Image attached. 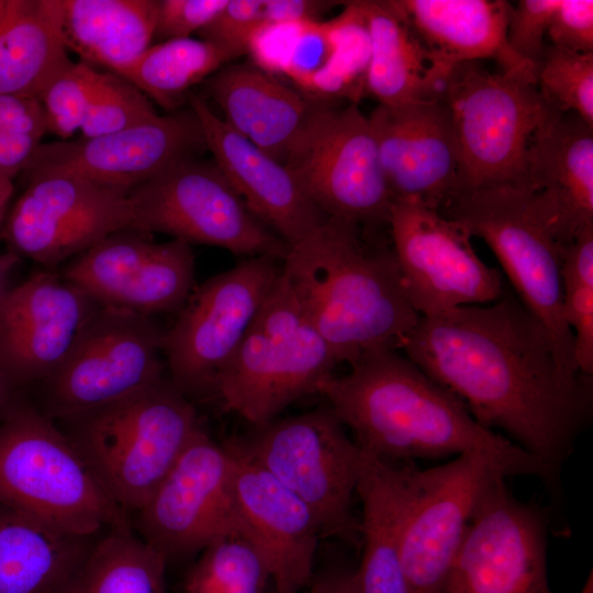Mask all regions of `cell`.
<instances>
[{
    "instance_id": "f1b7e54d",
    "label": "cell",
    "mask_w": 593,
    "mask_h": 593,
    "mask_svg": "<svg viewBox=\"0 0 593 593\" xmlns=\"http://www.w3.org/2000/svg\"><path fill=\"white\" fill-rule=\"evenodd\" d=\"M96 541L0 503V593H69Z\"/></svg>"
},
{
    "instance_id": "6da1fadb",
    "label": "cell",
    "mask_w": 593,
    "mask_h": 593,
    "mask_svg": "<svg viewBox=\"0 0 593 593\" xmlns=\"http://www.w3.org/2000/svg\"><path fill=\"white\" fill-rule=\"evenodd\" d=\"M405 357L454 393L485 428L502 429L559 480L592 410V377L568 378L516 295L421 316Z\"/></svg>"
},
{
    "instance_id": "f35d334b",
    "label": "cell",
    "mask_w": 593,
    "mask_h": 593,
    "mask_svg": "<svg viewBox=\"0 0 593 593\" xmlns=\"http://www.w3.org/2000/svg\"><path fill=\"white\" fill-rule=\"evenodd\" d=\"M336 49L334 19L299 23L281 74L310 92L314 80L331 67Z\"/></svg>"
},
{
    "instance_id": "74e56055",
    "label": "cell",
    "mask_w": 593,
    "mask_h": 593,
    "mask_svg": "<svg viewBox=\"0 0 593 593\" xmlns=\"http://www.w3.org/2000/svg\"><path fill=\"white\" fill-rule=\"evenodd\" d=\"M98 71L80 60H70L43 88L38 101L47 131L58 135L61 141L82 127Z\"/></svg>"
},
{
    "instance_id": "30bf717a",
    "label": "cell",
    "mask_w": 593,
    "mask_h": 593,
    "mask_svg": "<svg viewBox=\"0 0 593 593\" xmlns=\"http://www.w3.org/2000/svg\"><path fill=\"white\" fill-rule=\"evenodd\" d=\"M283 165L326 216L361 227L388 224L393 198L373 130L357 103L314 102Z\"/></svg>"
},
{
    "instance_id": "7a4b0ae2",
    "label": "cell",
    "mask_w": 593,
    "mask_h": 593,
    "mask_svg": "<svg viewBox=\"0 0 593 593\" xmlns=\"http://www.w3.org/2000/svg\"><path fill=\"white\" fill-rule=\"evenodd\" d=\"M356 444L390 462L481 454L508 475L559 481L538 458L482 426L454 393L396 350H377L329 379L320 391Z\"/></svg>"
},
{
    "instance_id": "681fc988",
    "label": "cell",
    "mask_w": 593,
    "mask_h": 593,
    "mask_svg": "<svg viewBox=\"0 0 593 593\" xmlns=\"http://www.w3.org/2000/svg\"><path fill=\"white\" fill-rule=\"evenodd\" d=\"M307 593H357L355 571L331 569L312 579Z\"/></svg>"
},
{
    "instance_id": "1f68e13d",
    "label": "cell",
    "mask_w": 593,
    "mask_h": 593,
    "mask_svg": "<svg viewBox=\"0 0 593 593\" xmlns=\"http://www.w3.org/2000/svg\"><path fill=\"white\" fill-rule=\"evenodd\" d=\"M158 0H63V35L80 61L114 72L154 40Z\"/></svg>"
},
{
    "instance_id": "4dcf8cb0",
    "label": "cell",
    "mask_w": 593,
    "mask_h": 593,
    "mask_svg": "<svg viewBox=\"0 0 593 593\" xmlns=\"http://www.w3.org/2000/svg\"><path fill=\"white\" fill-rule=\"evenodd\" d=\"M67 51L63 0H0V96L38 99Z\"/></svg>"
},
{
    "instance_id": "d590c367",
    "label": "cell",
    "mask_w": 593,
    "mask_h": 593,
    "mask_svg": "<svg viewBox=\"0 0 593 593\" xmlns=\"http://www.w3.org/2000/svg\"><path fill=\"white\" fill-rule=\"evenodd\" d=\"M536 85L550 109L574 113L593 127V53L546 46Z\"/></svg>"
},
{
    "instance_id": "d6986e66",
    "label": "cell",
    "mask_w": 593,
    "mask_h": 593,
    "mask_svg": "<svg viewBox=\"0 0 593 593\" xmlns=\"http://www.w3.org/2000/svg\"><path fill=\"white\" fill-rule=\"evenodd\" d=\"M61 275L99 306L153 317L180 311L194 289V255L183 240L156 243L127 228L76 256Z\"/></svg>"
},
{
    "instance_id": "52a82bcc",
    "label": "cell",
    "mask_w": 593,
    "mask_h": 593,
    "mask_svg": "<svg viewBox=\"0 0 593 593\" xmlns=\"http://www.w3.org/2000/svg\"><path fill=\"white\" fill-rule=\"evenodd\" d=\"M439 99L448 109L459 157V191L526 187L532 137L548 109L536 69L491 72L479 61L455 65Z\"/></svg>"
},
{
    "instance_id": "f907efd6",
    "label": "cell",
    "mask_w": 593,
    "mask_h": 593,
    "mask_svg": "<svg viewBox=\"0 0 593 593\" xmlns=\"http://www.w3.org/2000/svg\"><path fill=\"white\" fill-rule=\"evenodd\" d=\"M23 395L0 367V418Z\"/></svg>"
},
{
    "instance_id": "83f0119b",
    "label": "cell",
    "mask_w": 593,
    "mask_h": 593,
    "mask_svg": "<svg viewBox=\"0 0 593 593\" xmlns=\"http://www.w3.org/2000/svg\"><path fill=\"white\" fill-rule=\"evenodd\" d=\"M206 90L227 125L281 164L314 104L253 64L219 69Z\"/></svg>"
},
{
    "instance_id": "7402d4cb",
    "label": "cell",
    "mask_w": 593,
    "mask_h": 593,
    "mask_svg": "<svg viewBox=\"0 0 593 593\" xmlns=\"http://www.w3.org/2000/svg\"><path fill=\"white\" fill-rule=\"evenodd\" d=\"M232 497L239 529L265 560L273 593H300L313 579L321 536L310 508L235 441Z\"/></svg>"
},
{
    "instance_id": "ee69618b",
    "label": "cell",
    "mask_w": 593,
    "mask_h": 593,
    "mask_svg": "<svg viewBox=\"0 0 593 593\" xmlns=\"http://www.w3.org/2000/svg\"><path fill=\"white\" fill-rule=\"evenodd\" d=\"M547 35L553 46L580 54L593 53V1L559 0Z\"/></svg>"
},
{
    "instance_id": "ab89813d",
    "label": "cell",
    "mask_w": 593,
    "mask_h": 593,
    "mask_svg": "<svg viewBox=\"0 0 593 593\" xmlns=\"http://www.w3.org/2000/svg\"><path fill=\"white\" fill-rule=\"evenodd\" d=\"M262 0H227L199 37L224 52L231 60L248 54L261 19Z\"/></svg>"
},
{
    "instance_id": "7bdbcfd3",
    "label": "cell",
    "mask_w": 593,
    "mask_h": 593,
    "mask_svg": "<svg viewBox=\"0 0 593 593\" xmlns=\"http://www.w3.org/2000/svg\"><path fill=\"white\" fill-rule=\"evenodd\" d=\"M227 0H158L154 40L187 38L206 26Z\"/></svg>"
},
{
    "instance_id": "60d3db41",
    "label": "cell",
    "mask_w": 593,
    "mask_h": 593,
    "mask_svg": "<svg viewBox=\"0 0 593 593\" xmlns=\"http://www.w3.org/2000/svg\"><path fill=\"white\" fill-rule=\"evenodd\" d=\"M558 3L559 0H521L512 5L506 29L507 45L536 70L546 49L545 35Z\"/></svg>"
},
{
    "instance_id": "7c38bea8",
    "label": "cell",
    "mask_w": 593,
    "mask_h": 593,
    "mask_svg": "<svg viewBox=\"0 0 593 593\" xmlns=\"http://www.w3.org/2000/svg\"><path fill=\"white\" fill-rule=\"evenodd\" d=\"M281 266L273 256L249 257L192 290L163 342L168 379L186 396L214 394Z\"/></svg>"
},
{
    "instance_id": "f5cc1de1",
    "label": "cell",
    "mask_w": 593,
    "mask_h": 593,
    "mask_svg": "<svg viewBox=\"0 0 593 593\" xmlns=\"http://www.w3.org/2000/svg\"><path fill=\"white\" fill-rule=\"evenodd\" d=\"M13 193V181L11 178L0 176V235L8 215V208Z\"/></svg>"
},
{
    "instance_id": "8992f818",
    "label": "cell",
    "mask_w": 593,
    "mask_h": 593,
    "mask_svg": "<svg viewBox=\"0 0 593 593\" xmlns=\"http://www.w3.org/2000/svg\"><path fill=\"white\" fill-rule=\"evenodd\" d=\"M440 213L486 243L515 295L546 332L561 371L570 379L584 376L563 316L559 245L535 191L517 184L468 190Z\"/></svg>"
},
{
    "instance_id": "4fadbf2b",
    "label": "cell",
    "mask_w": 593,
    "mask_h": 593,
    "mask_svg": "<svg viewBox=\"0 0 593 593\" xmlns=\"http://www.w3.org/2000/svg\"><path fill=\"white\" fill-rule=\"evenodd\" d=\"M133 230L236 255L283 259L289 246L246 206L214 160L188 158L130 192Z\"/></svg>"
},
{
    "instance_id": "e575fe53",
    "label": "cell",
    "mask_w": 593,
    "mask_h": 593,
    "mask_svg": "<svg viewBox=\"0 0 593 593\" xmlns=\"http://www.w3.org/2000/svg\"><path fill=\"white\" fill-rule=\"evenodd\" d=\"M269 582L264 558L238 527L202 550L183 593H266Z\"/></svg>"
},
{
    "instance_id": "7dc6e473",
    "label": "cell",
    "mask_w": 593,
    "mask_h": 593,
    "mask_svg": "<svg viewBox=\"0 0 593 593\" xmlns=\"http://www.w3.org/2000/svg\"><path fill=\"white\" fill-rule=\"evenodd\" d=\"M563 280L593 284V227L581 232L569 244L559 247Z\"/></svg>"
},
{
    "instance_id": "cb8c5ba5",
    "label": "cell",
    "mask_w": 593,
    "mask_h": 593,
    "mask_svg": "<svg viewBox=\"0 0 593 593\" xmlns=\"http://www.w3.org/2000/svg\"><path fill=\"white\" fill-rule=\"evenodd\" d=\"M188 98L214 163L248 210L289 247L325 220L283 164L235 132L203 98Z\"/></svg>"
},
{
    "instance_id": "3957f363",
    "label": "cell",
    "mask_w": 593,
    "mask_h": 593,
    "mask_svg": "<svg viewBox=\"0 0 593 593\" xmlns=\"http://www.w3.org/2000/svg\"><path fill=\"white\" fill-rule=\"evenodd\" d=\"M361 226L326 216L289 247L281 277L338 363L398 350L419 320L392 248L371 247Z\"/></svg>"
},
{
    "instance_id": "816d5d0a",
    "label": "cell",
    "mask_w": 593,
    "mask_h": 593,
    "mask_svg": "<svg viewBox=\"0 0 593 593\" xmlns=\"http://www.w3.org/2000/svg\"><path fill=\"white\" fill-rule=\"evenodd\" d=\"M20 260L21 258L10 250L0 255V301L10 288V276Z\"/></svg>"
},
{
    "instance_id": "603a6c76",
    "label": "cell",
    "mask_w": 593,
    "mask_h": 593,
    "mask_svg": "<svg viewBox=\"0 0 593 593\" xmlns=\"http://www.w3.org/2000/svg\"><path fill=\"white\" fill-rule=\"evenodd\" d=\"M394 199L441 212L459 191V157L450 115L439 99L385 107L368 116Z\"/></svg>"
},
{
    "instance_id": "ac0fdd59",
    "label": "cell",
    "mask_w": 593,
    "mask_h": 593,
    "mask_svg": "<svg viewBox=\"0 0 593 593\" xmlns=\"http://www.w3.org/2000/svg\"><path fill=\"white\" fill-rule=\"evenodd\" d=\"M505 477L491 458L463 454L428 469L414 468L401 556L410 593H439L489 484Z\"/></svg>"
},
{
    "instance_id": "bcb514c9",
    "label": "cell",
    "mask_w": 593,
    "mask_h": 593,
    "mask_svg": "<svg viewBox=\"0 0 593 593\" xmlns=\"http://www.w3.org/2000/svg\"><path fill=\"white\" fill-rule=\"evenodd\" d=\"M338 3L322 0H262L260 21L264 24L321 21V16Z\"/></svg>"
},
{
    "instance_id": "9c48e42d",
    "label": "cell",
    "mask_w": 593,
    "mask_h": 593,
    "mask_svg": "<svg viewBox=\"0 0 593 593\" xmlns=\"http://www.w3.org/2000/svg\"><path fill=\"white\" fill-rule=\"evenodd\" d=\"M238 446L313 513L321 536L353 540V497L366 454L332 407L273 419Z\"/></svg>"
},
{
    "instance_id": "8fae6325",
    "label": "cell",
    "mask_w": 593,
    "mask_h": 593,
    "mask_svg": "<svg viewBox=\"0 0 593 593\" xmlns=\"http://www.w3.org/2000/svg\"><path fill=\"white\" fill-rule=\"evenodd\" d=\"M164 333L152 316L100 306L64 362L37 384L35 406L61 421L160 382Z\"/></svg>"
},
{
    "instance_id": "4316f807",
    "label": "cell",
    "mask_w": 593,
    "mask_h": 593,
    "mask_svg": "<svg viewBox=\"0 0 593 593\" xmlns=\"http://www.w3.org/2000/svg\"><path fill=\"white\" fill-rule=\"evenodd\" d=\"M356 493L362 504V556L357 593H410L402 564L403 523L412 493V462H390L367 452Z\"/></svg>"
},
{
    "instance_id": "8d00e7d4",
    "label": "cell",
    "mask_w": 593,
    "mask_h": 593,
    "mask_svg": "<svg viewBox=\"0 0 593 593\" xmlns=\"http://www.w3.org/2000/svg\"><path fill=\"white\" fill-rule=\"evenodd\" d=\"M157 115L148 97L136 86L118 74L99 70L80 131L83 138H91L126 130Z\"/></svg>"
},
{
    "instance_id": "ba28073f",
    "label": "cell",
    "mask_w": 593,
    "mask_h": 593,
    "mask_svg": "<svg viewBox=\"0 0 593 593\" xmlns=\"http://www.w3.org/2000/svg\"><path fill=\"white\" fill-rule=\"evenodd\" d=\"M338 365L280 277L220 374L214 394L255 427L320 393Z\"/></svg>"
},
{
    "instance_id": "e0dca14e",
    "label": "cell",
    "mask_w": 593,
    "mask_h": 593,
    "mask_svg": "<svg viewBox=\"0 0 593 593\" xmlns=\"http://www.w3.org/2000/svg\"><path fill=\"white\" fill-rule=\"evenodd\" d=\"M233 457L200 426L137 512L141 538L166 560L204 550L238 528L232 497Z\"/></svg>"
},
{
    "instance_id": "c3c4849f",
    "label": "cell",
    "mask_w": 593,
    "mask_h": 593,
    "mask_svg": "<svg viewBox=\"0 0 593 593\" xmlns=\"http://www.w3.org/2000/svg\"><path fill=\"white\" fill-rule=\"evenodd\" d=\"M42 137L0 132V176L13 179L23 170Z\"/></svg>"
},
{
    "instance_id": "836d02e7",
    "label": "cell",
    "mask_w": 593,
    "mask_h": 593,
    "mask_svg": "<svg viewBox=\"0 0 593 593\" xmlns=\"http://www.w3.org/2000/svg\"><path fill=\"white\" fill-rule=\"evenodd\" d=\"M166 558L131 528L96 541L69 593H165Z\"/></svg>"
},
{
    "instance_id": "f546056e",
    "label": "cell",
    "mask_w": 593,
    "mask_h": 593,
    "mask_svg": "<svg viewBox=\"0 0 593 593\" xmlns=\"http://www.w3.org/2000/svg\"><path fill=\"white\" fill-rule=\"evenodd\" d=\"M370 41L366 92L396 107L439 98L445 76L394 0H358Z\"/></svg>"
},
{
    "instance_id": "2e32d148",
    "label": "cell",
    "mask_w": 593,
    "mask_h": 593,
    "mask_svg": "<svg viewBox=\"0 0 593 593\" xmlns=\"http://www.w3.org/2000/svg\"><path fill=\"white\" fill-rule=\"evenodd\" d=\"M546 513L518 501L505 477L483 492L439 593H552Z\"/></svg>"
},
{
    "instance_id": "d4e9b609",
    "label": "cell",
    "mask_w": 593,
    "mask_h": 593,
    "mask_svg": "<svg viewBox=\"0 0 593 593\" xmlns=\"http://www.w3.org/2000/svg\"><path fill=\"white\" fill-rule=\"evenodd\" d=\"M525 179L559 247L593 227V127L548 107L528 147Z\"/></svg>"
},
{
    "instance_id": "5b68a950",
    "label": "cell",
    "mask_w": 593,
    "mask_h": 593,
    "mask_svg": "<svg viewBox=\"0 0 593 593\" xmlns=\"http://www.w3.org/2000/svg\"><path fill=\"white\" fill-rule=\"evenodd\" d=\"M59 422L109 495L128 513L147 503L200 427L197 409L168 377Z\"/></svg>"
},
{
    "instance_id": "484cf974",
    "label": "cell",
    "mask_w": 593,
    "mask_h": 593,
    "mask_svg": "<svg viewBox=\"0 0 593 593\" xmlns=\"http://www.w3.org/2000/svg\"><path fill=\"white\" fill-rule=\"evenodd\" d=\"M446 77L457 64L495 59L502 71L534 68L508 47L512 4L504 0H394ZM537 71V70H536Z\"/></svg>"
},
{
    "instance_id": "ffe728a7",
    "label": "cell",
    "mask_w": 593,
    "mask_h": 593,
    "mask_svg": "<svg viewBox=\"0 0 593 593\" xmlns=\"http://www.w3.org/2000/svg\"><path fill=\"white\" fill-rule=\"evenodd\" d=\"M206 149L190 108L126 130L76 141L40 144L25 176L61 172L132 191L175 164Z\"/></svg>"
},
{
    "instance_id": "44dd1931",
    "label": "cell",
    "mask_w": 593,
    "mask_h": 593,
    "mask_svg": "<svg viewBox=\"0 0 593 593\" xmlns=\"http://www.w3.org/2000/svg\"><path fill=\"white\" fill-rule=\"evenodd\" d=\"M100 306L63 275L40 271L0 301V367L21 391L66 359Z\"/></svg>"
},
{
    "instance_id": "9a60e30c",
    "label": "cell",
    "mask_w": 593,
    "mask_h": 593,
    "mask_svg": "<svg viewBox=\"0 0 593 593\" xmlns=\"http://www.w3.org/2000/svg\"><path fill=\"white\" fill-rule=\"evenodd\" d=\"M25 178L1 233L8 250L20 258L54 268L110 234L132 228L128 190L61 172Z\"/></svg>"
},
{
    "instance_id": "d6a6232c",
    "label": "cell",
    "mask_w": 593,
    "mask_h": 593,
    "mask_svg": "<svg viewBox=\"0 0 593 593\" xmlns=\"http://www.w3.org/2000/svg\"><path fill=\"white\" fill-rule=\"evenodd\" d=\"M231 58L201 38H177L150 45L114 74L136 86L148 99L175 110L197 83L215 74Z\"/></svg>"
},
{
    "instance_id": "f6af8a7d",
    "label": "cell",
    "mask_w": 593,
    "mask_h": 593,
    "mask_svg": "<svg viewBox=\"0 0 593 593\" xmlns=\"http://www.w3.org/2000/svg\"><path fill=\"white\" fill-rule=\"evenodd\" d=\"M0 132L43 137L47 123L38 99L0 96Z\"/></svg>"
},
{
    "instance_id": "5bb4252c",
    "label": "cell",
    "mask_w": 593,
    "mask_h": 593,
    "mask_svg": "<svg viewBox=\"0 0 593 593\" xmlns=\"http://www.w3.org/2000/svg\"><path fill=\"white\" fill-rule=\"evenodd\" d=\"M388 225L406 295L419 316L489 304L503 295L502 272L483 262L471 237L439 211L394 199Z\"/></svg>"
},
{
    "instance_id": "b9f144b4",
    "label": "cell",
    "mask_w": 593,
    "mask_h": 593,
    "mask_svg": "<svg viewBox=\"0 0 593 593\" xmlns=\"http://www.w3.org/2000/svg\"><path fill=\"white\" fill-rule=\"evenodd\" d=\"M563 316L573 336L574 361L581 374H593V284L563 280Z\"/></svg>"
},
{
    "instance_id": "db71d44e",
    "label": "cell",
    "mask_w": 593,
    "mask_h": 593,
    "mask_svg": "<svg viewBox=\"0 0 593 593\" xmlns=\"http://www.w3.org/2000/svg\"><path fill=\"white\" fill-rule=\"evenodd\" d=\"M592 577L590 574L589 580L586 581L585 585L583 586L581 593H592Z\"/></svg>"
},
{
    "instance_id": "277c9868",
    "label": "cell",
    "mask_w": 593,
    "mask_h": 593,
    "mask_svg": "<svg viewBox=\"0 0 593 593\" xmlns=\"http://www.w3.org/2000/svg\"><path fill=\"white\" fill-rule=\"evenodd\" d=\"M0 503L78 536L132 526L69 437L24 395L0 418Z\"/></svg>"
}]
</instances>
